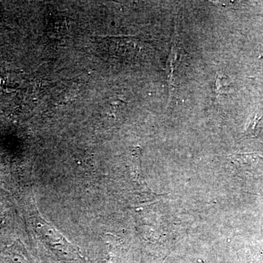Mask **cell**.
Listing matches in <instances>:
<instances>
[{
  "mask_svg": "<svg viewBox=\"0 0 263 263\" xmlns=\"http://www.w3.org/2000/svg\"><path fill=\"white\" fill-rule=\"evenodd\" d=\"M0 263H34L23 245L16 243L0 253Z\"/></svg>",
  "mask_w": 263,
  "mask_h": 263,
  "instance_id": "1",
  "label": "cell"
},
{
  "mask_svg": "<svg viewBox=\"0 0 263 263\" xmlns=\"http://www.w3.org/2000/svg\"><path fill=\"white\" fill-rule=\"evenodd\" d=\"M181 46L178 43V39L176 37V33H175V37L173 39L172 48H171V54H170L168 61H167V69H168L169 79L171 80L173 74L175 70V68L179 65L180 60H181Z\"/></svg>",
  "mask_w": 263,
  "mask_h": 263,
  "instance_id": "2",
  "label": "cell"
},
{
  "mask_svg": "<svg viewBox=\"0 0 263 263\" xmlns=\"http://www.w3.org/2000/svg\"><path fill=\"white\" fill-rule=\"evenodd\" d=\"M263 130V111L253 114L247 124L245 134L248 136H257Z\"/></svg>",
  "mask_w": 263,
  "mask_h": 263,
  "instance_id": "3",
  "label": "cell"
},
{
  "mask_svg": "<svg viewBox=\"0 0 263 263\" xmlns=\"http://www.w3.org/2000/svg\"><path fill=\"white\" fill-rule=\"evenodd\" d=\"M229 86L228 84V80L226 76L223 74H219L216 81V96H219V95L224 94V91Z\"/></svg>",
  "mask_w": 263,
  "mask_h": 263,
  "instance_id": "4",
  "label": "cell"
}]
</instances>
